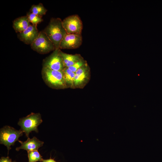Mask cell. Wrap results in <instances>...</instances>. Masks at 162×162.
Returning <instances> with one entry per match:
<instances>
[{"mask_svg":"<svg viewBox=\"0 0 162 162\" xmlns=\"http://www.w3.org/2000/svg\"><path fill=\"white\" fill-rule=\"evenodd\" d=\"M39 33L37 26L31 24L26 30L18 33L17 37L24 44L31 45L38 37Z\"/></svg>","mask_w":162,"mask_h":162,"instance_id":"10","label":"cell"},{"mask_svg":"<svg viewBox=\"0 0 162 162\" xmlns=\"http://www.w3.org/2000/svg\"><path fill=\"white\" fill-rule=\"evenodd\" d=\"M28 162H42V157L38 150H33L27 152Z\"/></svg>","mask_w":162,"mask_h":162,"instance_id":"16","label":"cell"},{"mask_svg":"<svg viewBox=\"0 0 162 162\" xmlns=\"http://www.w3.org/2000/svg\"><path fill=\"white\" fill-rule=\"evenodd\" d=\"M60 49H55L51 54L44 58L42 62V68L63 71L65 67L60 54Z\"/></svg>","mask_w":162,"mask_h":162,"instance_id":"6","label":"cell"},{"mask_svg":"<svg viewBox=\"0 0 162 162\" xmlns=\"http://www.w3.org/2000/svg\"><path fill=\"white\" fill-rule=\"evenodd\" d=\"M30 45L32 50L41 54L48 53L56 49L53 43L43 31L40 32L38 37Z\"/></svg>","mask_w":162,"mask_h":162,"instance_id":"5","label":"cell"},{"mask_svg":"<svg viewBox=\"0 0 162 162\" xmlns=\"http://www.w3.org/2000/svg\"><path fill=\"white\" fill-rule=\"evenodd\" d=\"M63 26L67 34H81L82 22L77 14L69 16L62 20Z\"/></svg>","mask_w":162,"mask_h":162,"instance_id":"7","label":"cell"},{"mask_svg":"<svg viewBox=\"0 0 162 162\" xmlns=\"http://www.w3.org/2000/svg\"><path fill=\"white\" fill-rule=\"evenodd\" d=\"M53 44L56 49H59L60 44L67 33L62 20L59 18H52L48 25L42 30Z\"/></svg>","mask_w":162,"mask_h":162,"instance_id":"1","label":"cell"},{"mask_svg":"<svg viewBox=\"0 0 162 162\" xmlns=\"http://www.w3.org/2000/svg\"><path fill=\"white\" fill-rule=\"evenodd\" d=\"M87 63L86 61L82 57L75 62L73 65L68 68L72 71L75 73L78 69Z\"/></svg>","mask_w":162,"mask_h":162,"instance_id":"18","label":"cell"},{"mask_svg":"<svg viewBox=\"0 0 162 162\" xmlns=\"http://www.w3.org/2000/svg\"><path fill=\"white\" fill-rule=\"evenodd\" d=\"M23 133L20 129L18 130L9 126H5L1 128L0 143L7 147L8 154L11 146L18 141L19 138L22 135Z\"/></svg>","mask_w":162,"mask_h":162,"instance_id":"4","label":"cell"},{"mask_svg":"<svg viewBox=\"0 0 162 162\" xmlns=\"http://www.w3.org/2000/svg\"><path fill=\"white\" fill-rule=\"evenodd\" d=\"M11 159L8 156L2 157L0 159V162H12Z\"/></svg>","mask_w":162,"mask_h":162,"instance_id":"19","label":"cell"},{"mask_svg":"<svg viewBox=\"0 0 162 162\" xmlns=\"http://www.w3.org/2000/svg\"><path fill=\"white\" fill-rule=\"evenodd\" d=\"M75 73L74 89L83 88L90 79L91 70L89 65L87 63L78 69Z\"/></svg>","mask_w":162,"mask_h":162,"instance_id":"8","label":"cell"},{"mask_svg":"<svg viewBox=\"0 0 162 162\" xmlns=\"http://www.w3.org/2000/svg\"><path fill=\"white\" fill-rule=\"evenodd\" d=\"M26 15L19 17L13 21V27L16 33L22 32L31 25Z\"/></svg>","mask_w":162,"mask_h":162,"instance_id":"12","label":"cell"},{"mask_svg":"<svg viewBox=\"0 0 162 162\" xmlns=\"http://www.w3.org/2000/svg\"><path fill=\"white\" fill-rule=\"evenodd\" d=\"M60 54L62 57L64 67L69 68L82 57L79 54H71L67 53L60 50Z\"/></svg>","mask_w":162,"mask_h":162,"instance_id":"13","label":"cell"},{"mask_svg":"<svg viewBox=\"0 0 162 162\" xmlns=\"http://www.w3.org/2000/svg\"><path fill=\"white\" fill-rule=\"evenodd\" d=\"M82 42L81 34H67L61 42L59 49H77L81 45Z\"/></svg>","mask_w":162,"mask_h":162,"instance_id":"9","label":"cell"},{"mask_svg":"<svg viewBox=\"0 0 162 162\" xmlns=\"http://www.w3.org/2000/svg\"><path fill=\"white\" fill-rule=\"evenodd\" d=\"M47 11V10L41 3L36 5H33L30 10V11L31 12L42 17L46 14Z\"/></svg>","mask_w":162,"mask_h":162,"instance_id":"15","label":"cell"},{"mask_svg":"<svg viewBox=\"0 0 162 162\" xmlns=\"http://www.w3.org/2000/svg\"><path fill=\"white\" fill-rule=\"evenodd\" d=\"M18 142L21 144V146L16 148V150L17 151L20 149L26 150L27 152L38 150L44 144L43 141L40 140L35 136L32 139L28 138L27 140L24 142L19 140Z\"/></svg>","mask_w":162,"mask_h":162,"instance_id":"11","label":"cell"},{"mask_svg":"<svg viewBox=\"0 0 162 162\" xmlns=\"http://www.w3.org/2000/svg\"><path fill=\"white\" fill-rule=\"evenodd\" d=\"M42 162H57L54 159L50 158L48 159H43Z\"/></svg>","mask_w":162,"mask_h":162,"instance_id":"20","label":"cell"},{"mask_svg":"<svg viewBox=\"0 0 162 162\" xmlns=\"http://www.w3.org/2000/svg\"><path fill=\"white\" fill-rule=\"evenodd\" d=\"M64 78L66 85L67 88L74 89V82L75 73L68 68L65 67L63 70Z\"/></svg>","mask_w":162,"mask_h":162,"instance_id":"14","label":"cell"},{"mask_svg":"<svg viewBox=\"0 0 162 162\" xmlns=\"http://www.w3.org/2000/svg\"><path fill=\"white\" fill-rule=\"evenodd\" d=\"M42 78L45 83L52 89L67 88L64 81L63 71H58L42 68Z\"/></svg>","mask_w":162,"mask_h":162,"instance_id":"2","label":"cell"},{"mask_svg":"<svg viewBox=\"0 0 162 162\" xmlns=\"http://www.w3.org/2000/svg\"><path fill=\"white\" fill-rule=\"evenodd\" d=\"M42 122L40 113L32 112L26 117L20 118L18 124L28 138L29 137V134L31 132H38V127Z\"/></svg>","mask_w":162,"mask_h":162,"instance_id":"3","label":"cell"},{"mask_svg":"<svg viewBox=\"0 0 162 162\" xmlns=\"http://www.w3.org/2000/svg\"><path fill=\"white\" fill-rule=\"evenodd\" d=\"M12 162H16V161H12Z\"/></svg>","mask_w":162,"mask_h":162,"instance_id":"21","label":"cell"},{"mask_svg":"<svg viewBox=\"0 0 162 162\" xmlns=\"http://www.w3.org/2000/svg\"><path fill=\"white\" fill-rule=\"evenodd\" d=\"M26 16L29 22L33 25L37 26L38 24L43 20L42 17L34 14L30 11L27 13Z\"/></svg>","mask_w":162,"mask_h":162,"instance_id":"17","label":"cell"}]
</instances>
